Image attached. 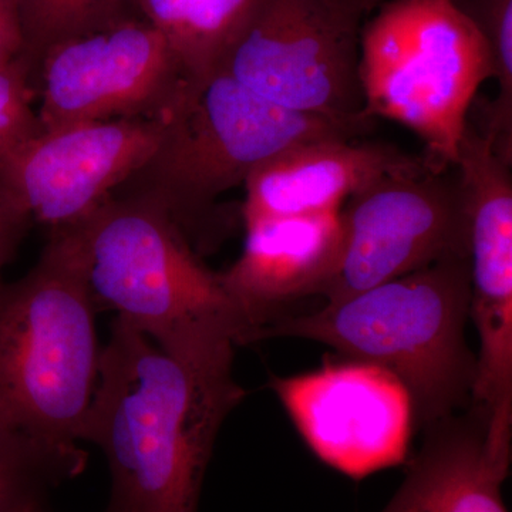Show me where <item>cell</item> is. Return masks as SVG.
Listing matches in <instances>:
<instances>
[{
  "instance_id": "cell-9",
  "label": "cell",
  "mask_w": 512,
  "mask_h": 512,
  "mask_svg": "<svg viewBox=\"0 0 512 512\" xmlns=\"http://www.w3.org/2000/svg\"><path fill=\"white\" fill-rule=\"evenodd\" d=\"M32 83L40 128L164 119L194 84L164 37L138 15L47 50Z\"/></svg>"
},
{
  "instance_id": "cell-15",
  "label": "cell",
  "mask_w": 512,
  "mask_h": 512,
  "mask_svg": "<svg viewBox=\"0 0 512 512\" xmlns=\"http://www.w3.org/2000/svg\"><path fill=\"white\" fill-rule=\"evenodd\" d=\"M414 157L382 143L326 137L296 144L259 165L244 184V224L340 211L384 175L416 167Z\"/></svg>"
},
{
  "instance_id": "cell-1",
  "label": "cell",
  "mask_w": 512,
  "mask_h": 512,
  "mask_svg": "<svg viewBox=\"0 0 512 512\" xmlns=\"http://www.w3.org/2000/svg\"><path fill=\"white\" fill-rule=\"evenodd\" d=\"M247 394L234 348L178 359L114 319L80 433L109 464L106 512H198L222 424Z\"/></svg>"
},
{
  "instance_id": "cell-3",
  "label": "cell",
  "mask_w": 512,
  "mask_h": 512,
  "mask_svg": "<svg viewBox=\"0 0 512 512\" xmlns=\"http://www.w3.org/2000/svg\"><path fill=\"white\" fill-rule=\"evenodd\" d=\"M470 261L451 256L306 315L279 316L256 342L299 338L383 367L412 402L414 429L470 407L477 356L468 348Z\"/></svg>"
},
{
  "instance_id": "cell-17",
  "label": "cell",
  "mask_w": 512,
  "mask_h": 512,
  "mask_svg": "<svg viewBox=\"0 0 512 512\" xmlns=\"http://www.w3.org/2000/svg\"><path fill=\"white\" fill-rule=\"evenodd\" d=\"M89 454L77 444H57L0 429V512L45 503L47 494L83 473Z\"/></svg>"
},
{
  "instance_id": "cell-21",
  "label": "cell",
  "mask_w": 512,
  "mask_h": 512,
  "mask_svg": "<svg viewBox=\"0 0 512 512\" xmlns=\"http://www.w3.org/2000/svg\"><path fill=\"white\" fill-rule=\"evenodd\" d=\"M32 220L0 190V281L6 265L22 244Z\"/></svg>"
},
{
  "instance_id": "cell-4",
  "label": "cell",
  "mask_w": 512,
  "mask_h": 512,
  "mask_svg": "<svg viewBox=\"0 0 512 512\" xmlns=\"http://www.w3.org/2000/svg\"><path fill=\"white\" fill-rule=\"evenodd\" d=\"M360 133L269 103L218 70L185 89L156 150L113 195L163 211L200 248L211 242L218 200L247 183L259 165L296 144Z\"/></svg>"
},
{
  "instance_id": "cell-18",
  "label": "cell",
  "mask_w": 512,
  "mask_h": 512,
  "mask_svg": "<svg viewBox=\"0 0 512 512\" xmlns=\"http://www.w3.org/2000/svg\"><path fill=\"white\" fill-rule=\"evenodd\" d=\"M474 23L491 59V79L498 93L485 104L478 124L491 138L494 150L512 164V0H456Z\"/></svg>"
},
{
  "instance_id": "cell-5",
  "label": "cell",
  "mask_w": 512,
  "mask_h": 512,
  "mask_svg": "<svg viewBox=\"0 0 512 512\" xmlns=\"http://www.w3.org/2000/svg\"><path fill=\"white\" fill-rule=\"evenodd\" d=\"M96 308L64 239L0 281V429L77 444L99 382Z\"/></svg>"
},
{
  "instance_id": "cell-2",
  "label": "cell",
  "mask_w": 512,
  "mask_h": 512,
  "mask_svg": "<svg viewBox=\"0 0 512 512\" xmlns=\"http://www.w3.org/2000/svg\"><path fill=\"white\" fill-rule=\"evenodd\" d=\"M57 232L72 252L96 311L146 335L178 359L251 343V326L163 211L111 195Z\"/></svg>"
},
{
  "instance_id": "cell-6",
  "label": "cell",
  "mask_w": 512,
  "mask_h": 512,
  "mask_svg": "<svg viewBox=\"0 0 512 512\" xmlns=\"http://www.w3.org/2000/svg\"><path fill=\"white\" fill-rule=\"evenodd\" d=\"M359 77L366 119L409 128L448 168L491 79L490 52L456 0H392L360 33Z\"/></svg>"
},
{
  "instance_id": "cell-16",
  "label": "cell",
  "mask_w": 512,
  "mask_h": 512,
  "mask_svg": "<svg viewBox=\"0 0 512 512\" xmlns=\"http://www.w3.org/2000/svg\"><path fill=\"white\" fill-rule=\"evenodd\" d=\"M258 0H134L140 18L164 37L191 82L220 70Z\"/></svg>"
},
{
  "instance_id": "cell-10",
  "label": "cell",
  "mask_w": 512,
  "mask_h": 512,
  "mask_svg": "<svg viewBox=\"0 0 512 512\" xmlns=\"http://www.w3.org/2000/svg\"><path fill=\"white\" fill-rule=\"evenodd\" d=\"M165 119L40 128L0 161V190L50 229L83 220L156 150Z\"/></svg>"
},
{
  "instance_id": "cell-22",
  "label": "cell",
  "mask_w": 512,
  "mask_h": 512,
  "mask_svg": "<svg viewBox=\"0 0 512 512\" xmlns=\"http://www.w3.org/2000/svg\"><path fill=\"white\" fill-rule=\"evenodd\" d=\"M25 57V35L18 0H0V64Z\"/></svg>"
},
{
  "instance_id": "cell-23",
  "label": "cell",
  "mask_w": 512,
  "mask_h": 512,
  "mask_svg": "<svg viewBox=\"0 0 512 512\" xmlns=\"http://www.w3.org/2000/svg\"><path fill=\"white\" fill-rule=\"evenodd\" d=\"M13 512H46L45 503H30Z\"/></svg>"
},
{
  "instance_id": "cell-20",
  "label": "cell",
  "mask_w": 512,
  "mask_h": 512,
  "mask_svg": "<svg viewBox=\"0 0 512 512\" xmlns=\"http://www.w3.org/2000/svg\"><path fill=\"white\" fill-rule=\"evenodd\" d=\"M33 96L32 67L26 57L0 64V161L40 130Z\"/></svg>"
},
{
  "instance_id": "cell-14",
  "label": "cell",
  "mask_w": 512,
  "mask_h": 512,
  "mask_svg": "<svg viewBox=\"0 0 512 512\" xmlns=\"http://www.w3.org/2000/svg\"><path fill=\"white\" fill-rule=\"evenodd\" d=\"M245 229L241 256L218 275L255 343L279 308L320 295L338 266L342 224L340 211H333L254 222Z\"/></svg>"
},
{
  "instance_id": "cell-11",
  "label": "cell",
  "mask_w": 512,
  "mask_h": 512,
  "mask_svg": "<svg viewBox=\"0 0 512 512\" xmlns=\"http://www.w3.org/2000/svg\"><path fill=\"white\" fill-rule=\"evenodd\" d=\"M269 386L309 448L328 466L362 480L404 463L414 430L400 380L362 360L325 363Z\"/></svg>"
},
{
  "instance_id": "cell-7",
  "label": "cell",
  "mask_w": 512,
  "mask_h": 512,
  "mask_svg": "<svg viewBox=\"0 0 512 512\" xmlns=\"http://www.w3.org/2000/svg\"><path fill=\"white\" fill-rule=\"evenodd\" d=\"M357 0H258L220 70L286 110L362 131Z\"/></svg>"
},
{
  "instance_id": "cell-13",
  "label": "cell",
  "mask_w": 512,
  "mask_h": 512,
  "mask_svg": "<svg viewBox=\"0 0 512 512\" xmlns=\"http://www.w3.org/2000/svg\"><path fill=\"white\" fill-rule=\"evenodd\" d=\"M512 406L470 404L424 430L419 453L382 512H508Z\"/></svg>"
},
{
  "instance_id": "cell-12",
  "label": "cell",
  "mask_w": 512,
  "mask_h": 512,
  "mask_svg": "<svg viewBox=\"0 0 512 512\" xmlns=\"http://www.w3.org/2000/svg\"><path fill=\"white\" fill-rule=\"evenodd\" d=\"M453 167L466 205L470 319L480 339L471 403L494 410L512 402V164L468 119Z\"/></svg>"
},
{
  "instance_id": "cell-8",
  "label": "cell",
  "mask_w": 512,
  "mask_h": 512,
  "mask_svg": "<svg viewBox=\"0 0 512 512\" xmlns=\"http://www.w3.org/2000/svg\"><path fill=\"white\" fill-rule=\"evenodd\" d=\"M342 249L319 296L345 301L451 256L468 258L466 205L456 168L429 158L384 175L340 208Z\"/></svg>"
},
{
  "instance_id": "cell-24",
  "label": "cell",
  "mask_w": 512,
  "mask_h": 512,
  "mask_svg": "<svg viewBox=\"0 0 512 512\" xmlns=\"http://www.w3.org/2000/svg\"><path fill=\"white\" fill-rule=\"evenodd\" d=\"M357 2H359V3H360V5H362V6H363V8H365V9H366V8H367V6H369V5H370V3H372V2H373V0H357Z\"/></svg>"
},
{
  "instance_id": "cell-19",
  "label": "cell",
  "mask_w": 512,
  "mask_h": 512,
  "mask_svg": "<svg viewBox=\"0 0 512 512\" xmlns=\"http://www.w3.org/2000/svg\"><path fill=\"white\" fill-rule=\"evenodd\" d=\"M25 57L35 70L47 50L134 15V0H18Z\"/></svg>"
}]
</instances>
